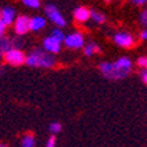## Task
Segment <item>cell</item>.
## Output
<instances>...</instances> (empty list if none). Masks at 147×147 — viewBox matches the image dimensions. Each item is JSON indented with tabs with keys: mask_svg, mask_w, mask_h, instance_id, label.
Listing matches in <instances>:
<instances>
[{
	"mask_svg": "<svg viewBox=\"0 0 147 147\" xmlns=\"http://www.w3.org/2000/svg\"><path fill=\"white\" fill-rule=\"evenodd\" d=\"M133 63L129 58H119L116 62H104L100 64V71L102 76L110 80H119L127 76L131 71Z\"/></svg>",
	"mask_w": 147,
	"mask_h": 147,
	"instance_id": "obj_1",
	"label": "cell"
},
{
	"mask_svg": "<svg viewBox=\"0 0 147 147\" xmlns=\"http://www.w3.org/2000/svg\"><path fill=\"white\" fill-rule=\"evenodd\" d=\"M25 63L30 67H43V68H50L54 66L55 59L51 55V53H49L47 50L43 51L41 49H34L33 51L29 53V55H26V61Z\"/></svg>",
	"mask_w": 147,
	"mask_h": 147,
	"instance_id": "obj_2",
	"label": "cell"
},
{
	"mask_svg": "<svg viewBox=\"0 0 147 147\" xmlns=\"http://www.w3.org/2000/svg\"><path fill=\"white\" fill-rule=\"evenodd\" d=\"M4 58H5L7 63L12 64V66H21L26 61V57H25L24 53L20 49H16V47H12L11 50H8L4 54Z\"/></svg>",
	"mask_w": 147,
	"mask_h": 147,
	"instance_id": "obj_3",
	"label": "cell"
},
{
	"mask_svg": "<svg viewBox=\"0 0 147 147\" xmlns=\"http://www.w3.org/2000/svg\"><path fill=\"white\" fill-rule=\"evenodd\" d=\"M45 13L46 16L50 18V21L54 22L57 26H64L66 25V20H64V17L62 16V13L59 12L58 9H57V7H54L53 4H49V5L45 7Z\"/></svg>",
	"mask_w": 147,
	"mask_h": 147,
	"instance_id": "obj_4",
	"label": "cell"
},
{
	"mask_svg": "<svg viewBox=\"0 0 147 147\" xmlns=\"http://www.w3.org/2000/svg\"><path fill=\"white\" fill-rule=\"evenodd\" d=\"M64 45L67 46L68 49H82L84 47V37L82 33H71L66 36L64 38Z\"/></svg>",
	"mask_w": 147,
	"mask_h": 147,
	"instance_id": "obj_5",
	"label": "cell"
},
{
	"mask_svg": "<svg viewBox=\"0 0 147 147\" xmlns=\"http://www.w3.org/2000/svg\"><path fill=\"white\" fill-rule=\"evenodd\" d=\"M30 20L32 18H29L28 16L22 15V16H18L17 18H16L15 21V32L17 36H22V34L28 33L29 30H32L30 29Z\"/></svg>",
	"mask_w": 147,
	"mask_h": 147,
	"instance_id": "obj_6",
	"label": "cell"
},
{
	"mask_svg": "<svg viewBox=\"0 0 147 147\" xmlns=\"http://www.w3.org/2000/svg\"><path fill=\"white\" fill-rule=\"evenodd\" d=\"M16 9L13 7H5L1 9V15H0V21H3L7 26L16 21Z\"/></svg>",
	"mask_w": 147,
	"mask_h": 147,
	"instance_id": "obj_7",
	"label": "cell"
},
{
	"mask_svg": "<svg viewBox=\"0 0 147 147\" xmlns=\"http://www.w3.org/2000/svg\"><path fill=\"white\" fill-rule=\"evenodd\" d=\"M61 42L62 41H59L58 38H55L54 36H50L43 40V47H45V50L51 53V54H57L61 50Z\"/></svg>",
	"mask_w": 147,
	"mask_h": 147,
	"instance_id": "obj_8",
	"label": "cell"
},
{
	"mask_svg": "<svg viewBox=\"0 0 147 147\" xmlns=\"http://www.w3.org/2000/svg\"><path fill=\"white\" fill-rule=\"evenodd\" d=\"M114 42L117 43L121 47H131L133 43H134V38L129 33H125V32H119L114 36Z\"/></svg>",
	"mask_w": 147,
	"mask_h": 147,
	"instance_id": "obj_9",
	"label": "cell"
},
{
	"mask_svg": "<svg viewBox=\"0 0 147 147\" xmlns=\"http://www.w3.org/2000/svg\"><path fill=\"white\" fill-rule=\"evenodd\" d=\"M74 18L78 22H86L88 18H91V11L87 9L86 7H78L74 11Z\"/></svg>",
	"mask_w": 147,
	"mask_h": 147,
	"instance_id": "obj_10",
	"label": "cell"
},
{
	"mask_svg": "<svg viewBox=\"0 0 147 147\" xmlns=\"http://www.w3.org/2000/svg\"><path fill=\"white\" fill-rule=\"evenodd\" d=\"M46 26V20L41 16H36V17H32L30 20V29L33 32H38L41 29Z\"/></svg>",
	"mask_w": 147,
	"mask_h": 147,
	"instance_id": "obj_11",
	"label": "cell"
},
{
	"mask_svg": "<svg viewBox=\"0 0 147 147\" xmlns=\"http://www.w3.org/2000/svg\"><path fill=\"white\" fill-rule=\"evenodd\" d=\"M0 50H1V54H5L8 50H11L13 47L12 45V38H7V37H3L1 41H0Z\"/></svg>",
	"mask_w": 147,
	"mask_h": 147,
	"instance_id": "obj_12",
	"label": "cell"
},
{
	"mask_svg": "<svg viewBox=\"0 0 147 147\" xmlns=\"http://www.w3.org/2000/svg\"><path fill=\"white\" fill-rule=\"evenodd\" d=\"M100 51V47H98L96 43H88V45H84V54L88 55V57H91V55H93L95 53H98Z\"/></svg>",
	"mask_w": 147,
	"mask_h": 147,
	"instance_id": "obj_13",
	"label": "cell"
},
{
	"mask_svg": "<svg viewBox=\"0 0 147 147\" xmlns=\"http://www.w3.org/2000/svg\"><path fill=\"white\" fill-rule=\"evenodd\" d=\"M91 18L96 24H104L105 22V16L100 13L98 11H91Z\"/></svg>",
	"mask_w": 147,
	"mask_h": 147,
	"instance_id": "obj_14",
	"label": "cell"
},
{
	"mask_svg": "<svg viewBox=\"0 0 147 147\" xmlns=\"http://www.w3.org/2000/svg\"><path fill=\"white\" fill-rule=\"evenodd\" d=\"M21 147H34V137L32 134H26L21 139Z\"/></svg>",
	"mask_w": 147,
	"mask_h": 147,
	"instance_id": "obj_15",
	"label": "cell"
},
{
	"mask_svg": "<svg viewBox=\"0 0 147 147\" xmlns=\"http://www.w3.org/2000/svg\"><path fill=\"white\" fill-rule=\"evenodd\" d=\"M22 3L25 4L26 7H29V8H40L41 3H40V0H22Z\"/></svg>",
	"mask_w": 147,
	"mask_h": 147,
	"instance_id": "obj_16",
	"label": "cell"
},
{
	"mask_svg": "<svg viewBox=\"0 0 147 147\" xmlns=\"http://www.w3.org/2000/svg\"><path fill=\"white\" fill-rule=\"evenodd\" d=\"M50 131L53 133V134H57V133H61V130H62V125L59 122H53V123H50Z\"/></svg>",
	"mask_w": 147,
	"mask_h": 147,
	"instance_id": "obj_17",
	"label": "cell"
},
{
	"mask_svg": "<svg viewBox=\"0 0 147 147\" xmlns=\"http://www.w3.org/2000/svg\"><path fill=\"white\" fill-rule=\"evenodd\" d=\"M51 36H54L55 38H58L59 41H64V38H66L64 33L61 30V29H54V30L51 32Z\"/></svg>",
	"mask_w": 147,
	"mask_h": 147,
	"instance_id": "obj_18",
	"label": "cell"
},
{
	"mask_svg": "<svg viewBox=\"0 0 147 147\" xmlns=\"http://www.w3.org/2000/svg\"><path fill=\"white\" fill-rule=\"evenodd\" d=\"M18 37H20V36L12 38V45H13V47H16V49H18L20 46H22V40H21V38H18Z\"/></svg>",
	"mask_w": 147,
	"mask_h": 147,
	"instance_id": "obj_19",
	"label": "cell"
},
{
	"mask_svg": "<svg viewBox=\"0 0 147 147\" xmlns=\"http://www.w3.org/2000/svg\"><path fill=\"white\" fill-rule=\"evenodd\" d=\"M141 21H142V24H143L144 26L147 28V9H144L143 12H142V15H141Z\"/></svg>",
	"mask_w": 147,
	"mask_h": 147,
	"instance_id": "obj_20",
	"label": "cell"
},
{
	"mask_svg": "<svg viewBox=\"0 0 147 147\" xmlns=\"http://www.w3.org/2000/svg\"><path fill=\"white\" fill-rule=\"evenodd\" d=\"M45 147H55V138L54 137H50Z\"/></svg>",
	"mask_w": 147,
	"mask_h": 147,
	"instance_id": "obj_21",
	"label": "cell"
},
{
	"mask_svg": "<svg viewBox=\"0 0 147 147\" xmlns=\"http://www.w3.org/2000/svg\"><path fill=\"white\" fill-rule=\"evenodd\" d=\"M130 3L135 4V5H144L147 3V0H130Z\"/></svg>",
	"mask_w": 147,
	"mask_h": 147,
	"instance_id": "obj_22",
	"label": "cell"
},
{
	"mask_svg": "<svg viewBox=\"0 0 147 147\" xmlns=\"http://www.w3.org/2000/svg\"><path fill=\"white\" fill-rule=\"evenodd\" d=\"M146 61H147V58H144V57H141V58L137 61L138 66H141V67H144V64H146Z\"/></svg>",
	"mask_w": 147,
	"mask_h": 147,
	"instance_id": "obj_23",
	"label": "cell"
},
{
	"mask_svg": "<svg viewBox=\"0 0 147 147\" xmlns=\"http://www.w3.org/2000/svg\"><path fill=\"white\" fill-rule=\"evenodd\" d=\"M5 28H7V25L4 24L3 21H0V33H1V34H4V32H5Z\"/></svg>",
	"mask_w": 147,
	"mask_h": 147,
	"instance_id": "obj_24",
	"label": "cell"
},
{
	"mask_svg": "<svg viewBox=\"0 0 147 147\" xmlns=\"http://www.w3.org/2000/svg\"><path fill=\"white\" fill-rule=\"evenodd\" d=\"M141 38H142V40H147V28L141 33Z\"/></svg>",
	"mask_w": 147,
	"mask_h": 147,
	"instance_id": "obj_25",
	"label": "cell"
},
{
	"mask_svg": "<svg viewBox=\"0 0 147 147\" xmlns=\"http://www.w3.org/2000/svg\"><path fill=\"white\" fill-rule=\"evenodd\" d=\"M142 79H143V82L147 84V71H144V72L142 74Z\"/></svg>",
	"mask_w": 147,
	"mask_h": 147,
	"instance_id": "obj_26",
	"label": "cell"
},
{
	"mask_svg": "<svg viewBox=\"0 0 147 147\" xmlns=\"http://www.w3.org/2000/svg\"><path fill=\"white\" fill-rule=\"evenodd\" d=\"M144 68H146V70H147V61H146V64H144Z\"/></svg>",
	"mask_w": 147,
	"mask_h": 147,
	"instance_id": "obj_27",
	"label": "cell"
},
{
	"mask_svg": "<svg viewBox=\"0 0 147 147\" xmlns=\"http://www.w3.org/2000/svg\"><path fill=\"white\" fill-rule=\"evenodd\" d=\"M0 147H8V146H5V144H1V146H0Z\"/></svg>",
	"mask_w": 147,
	"mask_h": 147,
	"instance_id": "obj_28",
	"label": "cell"
},
{
	"mask_svg": "<svg viewBox=\"0 0 147 147\" xmlns=\"http://www.w3.org/2000/svg\"><path fill=\"white\" fill-rule=\"evenodd\" d=\"M107 1H109V0H107Z\"/></svg>",
	"mask_w": 147,
	"mask_h": 147,
	"instance_id": "obj_29",
	"label": "cell"
}]
</instances>
